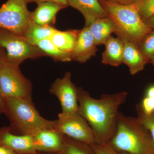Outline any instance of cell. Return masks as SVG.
<instances>
[{"label": "cell", "mask_w": 154, "mask_h": 154, "mask_svg": "<svg viewBox=\"0 0 154 154\" xmlns=\"http://www.w3.org/2000/svg\"><path fill=\"white\" fill-rule=\"evenodd\" d=\"M32 85L21 71L19 66L5 61L0 71V93L2 97H16L32 101Z\"/></svg>", "instance_id": "5"}, {"label": "cell", "mask_w": 154, "mask_h": 154, "mask_svg": "<svg viewBox=\"0 0 154 154\" xmlns=\"http://www.w3.org/2000/svg\"><path fill=\"white\" fill-rule=\"evenodd\" d=\"M93 35L88 27L81 30L71 54L72 60L80 63H86L96 55L98 51Z\"/></svg>", "instance_id": "11"}, {"label": "cell", "mask_w": 154, "mask_h": 154, "mask_svg": "<svg viewBox=\"0 0 154 154\" xmlns=\"http://www.w3.org/2000/svg\"><path fill=\"white\" fill-rule=\"evenodd\" d=\"M144 22L148 27L151 28L152 30H154V16L146 19Z\"/></svg>", "instance_id": "32"}, {"label": "cell", "mask_w": 154, "mask_h": 154, "mask_svg": "<svg viewBox=\"0 0 154 154\" xmlns=\"http://www.w3.org/2000/svg\"><path fill=\"white\" fill-rule=\"evenodd\" d=\"M108 143L117 151L127 154H154L149 132L137 117L119 112L115 132Z\"/></svg>", "instance_id": "2"}, {"label": "cell", "mask_w": 154, "mask_h": 154, "mask_svg": "<svg viewBox=\"0 0 154 154\" xmlns=\"http://www.w3.org/2000/svg\"><path fill=\"white\" fill-rule=\"evenodd\" d=\"M120 39L124 46L122 63L128 67L131 74H136L143 69L149 60L143 54L138 48L125 39Z\"/></svg>", "instance_id": "14"}, {"label": "cell", "mask_w": 154, "mask_h": 154, "mask_svg": "<svg viewBox=\"0 0 154 154\" xmlns=\"http://www.w3.org/2000/svg\"><path fill=\"white\" fill-rule=\"evenodd\" d=\"M6 59V52L5 50L3 48L0 47V71L3 63ZM5 103L3 97L0 93V113H5Z\"/></svg>", "instance_id": "27"}, {"label": "cell", "mask_w": 154, "mask_h": 154, "mask_svg": "<svg viewBox=\"0 0 154 154\" xmlns=\"http://www.w3.org/2000/svg\"><path fill=\"white\" fill-rule=\"evenodd\" d=\"M149 62L150 63L152 64V65L154 66V55L150 59Z\"/></svg>", "instance_id": "33"}, {"label": "cell", "mask_w": 154, "mask_h": 154, "mask_svg": "<svg viewBox=\"0 0 154 154\" xmlns=\"http://www.w3.org/2000/svg\"><path fill=\"white\" fill-rule=\"evenodd\" d=\"M55 121V130L63 135L89 145L96 143L92 128L79 112H61Z\"/></svg>", "instance_id": "8"}, {"label": "cell", "mask_w": 154, "mask_h": 154, "mask_svg": "<svg viewBox=\"0 0 154 154\" xmlns=\"http://www.w3.org/2000/svg\"><path fill=\"white\" fill-rule=\"evenodd\" d=\"M0 146L8 148L19 154L36 153L32 136L14 134L10 128H0Z\"/></svg>", "instance_id": "10"}, {"label": "cell", "mask_w": 154, "mask_h": 154, "mask_svg": "<svg viewBox=\"0 0 154 154\" xmlns=\"http://www.w3.org/2000/svg\"><path fill=\"white\" fill-rule=\"evenodd\" d=\"M70 72L66 73L61 79H57L51 86L50 93L57 97L63 113L78 112V88L71 80Z\"/></svg>", "instance_id": "9"}, {"label": "cell", "mask_w": 154, "mask_h": 154, "mask_svg": "<svg viewBox=\"0 0 154 154\" xmlns=\"http://www.w3.org/2000/svg\"><path fill=\"white\" fill-rule=\"evenodd\" d=\"M88 27L97 46L105 45L116 30L114 23L108 17L96 19Z\"/></svg>", "instance_id": "17"}, {"label": "cell", "mask_w": 154, "mask_h": 154, "mask_svg": "<svg viewBox=\"0 0 154 154\" xmlns=\"http://www.w3.org/2000/svg\"><path fill=\"white\" fill-rule=\"evenodd\" d=\"M104 45L105 50L102 54V63L112 66H120L122 63L124 51L122 41L118 37L111 36Z\"/></svg>", "instance_id": "16"}, {"label": "cell", "mask_w": 154, "mask_h": 154, "mask_svg": "<svg viewBox=\"0 0 154 154\" xmlns=\"http://www.w3.org/2000/svg\"><path fill=\"white\" fill-rule=\"evenodd\" d=\"M57 30L52 26L38 25L31 21L27 27L24 37L29 44L36 46L39 42L50 39Z\"/></svg>", "instance_id": "19"}, {"label": "cell", "mask_w": 154, "mask_h": 154, "mask_svg": "<svg viewBox=\"0 0 154 154\" xmlns=\"http://www.w3.org/2000/svg\"><path fill=\"white\" fill-rule=\"evenodd\" d=\"M81 30H57L50 38L54 44L63 52L71 55Z\"/></svg>", "instance_id": "18"}, {"label": "cell", "mask_w": 154, "mask_h": 154, "mask_svg": "<svg viewBox=\"0 0 154 154\" xmlns=\"http://www.w3.org/2000/svg\"><path fill=\"white\" fill-rule=\"evenodd\" d=\"M0 154H19L13 150L0 146Z\"/></svg>", "instance_id": "30"}, {"label": "cell", "mask_w": 154, "mask_h": 154, "mask_svg": "<svg viewBox=\"0 0 154 154\" xmlns=\"http://www.w3.org/2000/svg\"><path fill=\"white\" fill-rule=\"evenodd\" d=\"M99 2L114 23V34L139 48L143 39L152 30L141 19L135 5H118L104 0Z\"/></svg>", "instance_id": "3"}, {"label": "cell", "mask_w": 154, "mask_h": 154, "mask_svg": "<svg viewBox=\"0 0 154 154\" xmlns=\"http://www.w3.org/2000/svg\"><path fill=\"white\" fill-rule=\"evenodd\" d=\"M36 151L60 153L63 146L64 135L55 129L45 130L32 136Z\"/></svg>", "instance_id": "12"}, {"label": "cell", "mask_w": 154, "mask_h": 154, "mask_svg": "<svg viewBox=\"0 0 154 154\" xmlns=\"http://www.w3.org/2000/svg\"><path fill=\"white\" fill-rule=\"evenodd\" d=\"M145 96L154 99V85L149 86L146 91Z\"/></svg>", "instance_id": "31"}, {"label": "cell", "mask_w": 154, "mask_h": 154, "mask_svg": "<svg viewBox=\"0 0 154 154\" xmlns=\"http://www.w3.org/2000/svg\"><path fill=\"white\" fill-rule=\"evenodd\" d=\"M78 112L92 128L96 143H108L115 132L119 109L126 101L127 92L104 94L99 99L82 88H78Z\"/></svg>", "instance_id": "1"}, {"label": "cell", "mask_w": 154, "mask_h": 154, "mask_svg": "<svg viewBox=\"0 0 154 154\" xmlns=\"http://www.w3.org/2000/svg\"><path fill=\"white\" fill-rule=\"evenodd\" d=\"M110 2L120 5H136L140 0H104Z\"/></svg>", "instance_id": "28"}, {"label": "cell", "mask_w": 154, "mask_h": 154, "mask_svg": "<svg viewBox=\"0 0 154 154\" xmlns=\"http://www.w3.org/2000/svg\"><path fill=\"white\" fill-rule=\"evenodd\" d=\"M135 6L143 21L154 16V0H140Z\"/></svg>", "instance_id": "23"}, {"label": "cell", "mask_w": 154, "mask_h": 154, "mask_svg": "<svg viewBox=\"0 0 154 154\" xmlns=\"http://www.w3.org/2000/svg\"><path fill=\"white\" fill-rule=\"evenodd\" d=\"M5 112L11 120V130L21 135L33 136L45 130L55 129V120L41 116L32 101L16 97L3 98Z\"/></svg>", "instance_id": "4"}, {"label": "cell", "mask_w": 154, "mask_h": 154, "mask_svg": "<svg viewBox=\"0 0 154 154\" xmlns=\"http://www.w3.org/2000/svg\"><path fill=\"white\" fill-rule=\"evenodd\" d=\"M26 1L28 4L29 3L34 2L37 3V4L43 2H52L63 5L66 7L69 6L67 0H26Z\"/></svg>", "instance_id": "29"}, {"label": "cell", "mask_w": 154, "mask_h": 154, "mask_svg": "<svg viewBox=\"0 0 154 154\" xmlns=\"http://www.w3.org/2000/svg\"><path fill=\"white\" fill-rule=\"evenodd\" d=\"M96 154H127L116 150L109 143L91 145Z\"/></svg>", "instance_id": "26"}, {"label": "cell", "mask_w": 154, "mask_h": 154, "mask_svg": "<svg viewBox=\"0 0 154 154\" xmlns=\"http://www.w3.org/2000/svg\"><path fill=\"white\" fill-rule=\"evenodd\" d=\"M61 154H96L91 145L80 142L64 135Z\"/></svg>", "instance_id": "21"}, {"label": "cell", "mask_w": 154, "mask_h": 154, "mask_svg": "<svg viewBox=\"0 0 154 154\" xmlns=\"http://www.w3.org/2000/svg\"><path fill=\"white\" fill-rule=\"evenodd\" d=\"M33 154H36V153ZM58 154H60V153H58Z\"/></svg>", "instance_id": "34"}, {"label": "cell", "mask_w": 154, "mask_h": 154, "mask_svg": "<svg viewBox=\"0 0 154 154\" xmlns=\"http://www.w3.org/2000/svg\"><path fill=\"white\" fill-rule=\"evenodd\" d=\"M136 110L146 115L154 114V99L145 96L140 103L137 105Z\"/></svg>", "instance_id": "25"}, {"label": "cell", "mask_w": 154, "mask_h": 154, "mask_svg": "<svg viewBox=\"0 0 154 154\" xmlns=\"http://www.w3.org/2000/svg\"><path fill=\"white\" fill-rule=\"evenodd\" d=\"M0 47L6 52V60L19 66L26 60L34 59L45 56L37 46L29 44L26 38L0 28Z\"/></svg>", "instance_id": "6"}, {"label": "cell", "mask_w": 154, "mask_h": 154, "mask_svg": "<svg viewBox=\"0 0 154 154\" xmlns=\"http://www.w3.org/2000/svg\"><path fill=\"white\" fill-rule=\"evenodd\" d=\"M68 5L76 9L82 14L88 27L93 21L99 18L108 17L99 0H67Z\"/></svg>", "instance_id": "13"}, {"label": "cell", "mask_w": 154, "mask_h": 154, "mask_svg": "<svg viewBox=\"0 0 154 154\" xmlns=\"http://www.w3.org/2000/svg\"><path fill=\"white\" fill-rule=\"evenodd\" d=\"M36 46L44 53L45 56L50 57L57 61H71V55L63 51L52 43L50 39H44L39 42Z\"/></svg>", "instance_id": "20"}, {"label": "cell", "mask_w": 154, "mask_h": 154, "mask_svg": "<svg viewBox=\"0 0 154 154\" xmlns=\"http://www.w3.org/2000/svg\"><path fill=\"white\" fill-rule=\"evenodd\" d=\"M26 0H8L0 7V28L24 36L31 19Z\"/></svg>", "instance_id": "7"}, {"label": "cell", "mask_w": 154, "mask_h": 154, "mask_svg": "<svg viewBox=\"0 0 154 154\" xmlns=\"http://www.w3.org/2000/svg\"><path fill=\"white\" fill-rule=\"evenodd\" d=\"M31 12V19L34 23L42 25L52 26L55 24L57 14L67 8L61 4L52 2H43Z\"/></svg>", "instance_id": "15"}, {"label": "cell", "mask_w": 154, "mask_h": 154, "mask_svg": "<svg viewBox=\"0 0 154 154\" xmlns=\"http://www.w3.org/2000/svg\"><path fill=\"white\" fill-rule=\"evenodd\" d=\"M136 110L138 119L148 130L154 144V114L146 115L140 110Z\"/></svg>", "instance_id": "24"}, {"label": "cell", "mask_w": 154, "mask_h": 154, "mask_svg": "<svg viewBox=\"0 0 154 154\" xmlns=\"http://www.w3.org/2000/svg\"><path fill=\"white\" fill-rule=\"evenodd\" d=\"M139 49L149 61L154 55V30L143 39L139 46Z\"/></svg>", "instance_id": "22"}]
</instances>
